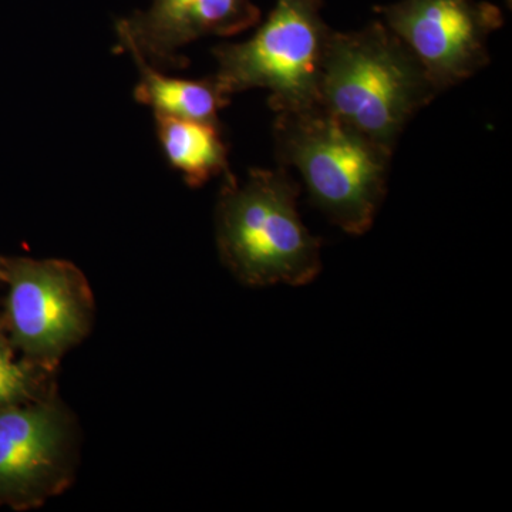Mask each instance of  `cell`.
<instances>
[{"mask_svg": "<svg viewBox=\"0 0 512 512\" xmlns=\"http://www.w3.org/2000/svg\"><path fill=\"white\" fill-rule=\"evenodd\" d=\"M52 370L32 360H18L12 343L0 333V410L49 396Z\"/></svg>", "mask_w": 512, "mask_h": 512, "instance_id": "11", "label": "cell"}, {"mask_svg": "<svg viewBox=\"0 0 512 512\" xmlns=\"http://www.w3.org/2000/svg\"><path fill=\"white\" fill-rule=\"evenodd\" d=\"M440 96L412 50L386 23L330 30L320 66L323 110L394 151L409 121Z\"/></svg>", "mask_w": 512, "mask_h": 512, "instance_id": "1", "label": "cell"}, {"mask_svg": "<svg viewBox=\"0 0 512 512\" xmlns=\"http://www.w3.org/2000/svg\"><path fill=\"white\" fill-rule=\"evenodd\" d=\"M323 0H276L268 19L242 43L212 49L215 82L231 96L268 90L275 114L301 113L319 104L320 66L330 33L322 18Z\"/></svg>", "mask_w": 512, "mask_h": 512, "instance_id": "4", "label": "cell"}, {"mask_svg": "<svg viewBox=\"0 0 512 512\" xmlns=\"http://www.w3.org/2000/svg\"><path fill=\"white\" fill-rule=\"evenodd\" d=\"M76 420L57 397L0 410V505L37 508L73 483Z\"/></svg>", "mask_w": 512, "mask_h": 512, "instance_id": "6", "label": "cell"}, {"mask_svg": "<svg viewBox=\"0 0 512 512\" xmlns=\"http://www.w3.org/2000/svg\"><path fill=\"white\" fill-rule=\"evenodd\" d=\"M156 126L165 157L190 187L229 173L228 147L218 121L156 114Z\"/></svg>", "mask_w": 512, "mask_h": 512, "instance_id": "9", "label": "cell"}, {"mask_svg": "<svg viewBox=\"0 0 512 512\" xmlns=\"http://www.w3.org/2000/svg\"><path fill=\"white\" fill-rule=\"evenodd\" d=\"M140 70L134 97L138 103L153 107L156 114L180 119L218 121V113L227 107L225 96L214 77L187 80L170 77L154 67L136 62Z\"/></svg>", "mask_w": 512, "mask_h": 512, "instance_id": "10", "label": "cell"}, {"mask_svg": "<svg viewBox=\"0 0 512 512\" xmlns=\"http://www.w3.org/2000/svg\"><path fill=\"white\" fill-rule=\"evenodd\" d=\"M252 0H153L117 22L120 47L154 69H184L180 50L207 36H235L261 22Z\"/></svg>", "mask_w": 512, "mask_h": 512, "instance_id": "8", "label": "cell"}, {"mask_svg": "<svg viewBox=\"0 0 512 512\" xmlns=\"http://www.w3.org/2000/svg\"><path fill=\"white\" fill-rule=\"evenodd\" d=\"M5 281V268H3V256H0V282Z\"/></svg>", "mask_w": 512, "mask_h": 512, "instance_id": "12", "label": "cell"}, {"mask_svg": "<svg viewBox=\"0 0 512 512\" xmlns=\"http://www.w3.org/2000/svg\"><path fill=\"white\" fill-rule=\"evenodd\" d=\"M274 138L279 163L301 173L312 204L332 224L350 235L372 228L394 151L322 107L276 114Z\"/></svg>", "mask_w": 512, "mask_h": 512, "instance_id": "3", "label": "cell"}, {"mask_svg": "<svg viewBox=\"0 0 512 512\" xmlns=\"http://www.w3.org/2000/svg\"><path fill=\"white\" fill-rule=\"evenodd\" d=\"M375 10L440 94L488 66V39L504 25L501 9L480 0H400Z\"/></svg>", "mask_w": 512, "mask_h": 512, "instance_id": "7", "label": "cell"}, {"mask_svg": "<svg viewBox=\"0 0 512 512\" xmlns=\"http://www.w3.org/2000/svg\"><path fill=\"white\" fill-rule=\"evenodd\" d=\"M6 326L13 348L53 370L92 332L96 303L76 265L62 259L5 258Z\"/></svg>", "mask_w": 512, "mask_h": 512, "instance_id": "5", "label": "cell"}, {"mask_svg": "<svg viewBox=\"0 0 512 512\" xmlns=\"http://www.w3.org/2000/svg\"><path fill=\"white\" fill-rule=\"evenodd\" d=\"M299 185L288 167L249 170L239 181L224 175L215 237L222 264L248 286H303L322 269L320 239L298 211Z\"/></svg>", "mask_w": 512, "mask_h": 512, "instance_id": "2", "label": "cell"}]
</instances>
